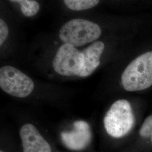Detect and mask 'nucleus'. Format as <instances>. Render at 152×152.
Returning a JSON list of instances; mask_svg holds the SVG:
<instances>
[{
  "instance_id": "f257e3e1",
  "label": "nucleus",
  "mask_w": 152,
  "mask_h": 152,
  "mask_svg": "<svg viewBox=\"0 0 152 152\" xmlns=\"http://www.w3.org/2000/svg\"><path fill=\"white\" fill-rule=\"evenodd\" d=\"M121 82L126 90L135 91L152 85V51L147 52L132 61L126 68Z\"/></svg>"
},
{
  "instance_id": "f03ea898",
  "label": "nucleus",
  "mask_w": 152,
  "mask_h": 152,
  "mask_svg": "<svg viewBox=\"0 0 152 152\" xmlns=\"http://www.w3.org/2000/svg\"><path fill=\"white\" fill-rule=\"evenodd\" d=\"M101 34V28L97 24L86 19H74L61 27L59 36L64 44L76 48L92 42Z\"/></svg>"
},
{
  "instance_id": "7ed1b4c3",
  "label": "nucleus",
  "mask_w": 152,
  "mask_h": 152,
  "mask_svg": "<svg viewBox=\"0 0 152 152\" xmlns=\"http://www.w3.org/2000/svg\"><path fill=\"white\" fill-rule=\"evenodd\" d=\"M135 123L134 115L130 103L119 100L112 105L104 119V127L109 135L119 138L126 135Z\"/></svg>"
},
{
  "instance_id": "20e7f679",
  "label": "nucleus",
  "mask_w": 152,
  "mask_h": 152,
  "mask_svg": "<svg viewBox=\"0 0 152 152\" xmlns=\"http://www.w3.org/2000/svg\"><path fill=\"white\" fill-rule=\"evenodd\" d=\"M0 87L6 93L17 98H25L32 92V79L22 71L10 65L0 68Z\"/></svg>"
},
{
  "instance_id": "39448f33",
  "label": "nucleus",
  "mask_w": 152,
  "mask_h": 152,
  "mask_svg": "<svg viewBox=\"0 0 152 152\" xmlns=\"http://www.w3.org/2000/svg\"><path fill=\"white\" fill-rule=\"evenodd\" d=\"M52 65L54 71L61 76H78L83 65L82 52L70 45L64 44L56 52Z\"/></svg>"
},
{
  "instance_id": "423d86ee",
  "label": "nucleus",
  "mask_w": 152,
  "mask_h": 152,
  "mask_svg": "<svg viewBox=\"0 0 152 152\" xmlns=\"http://www.w3.org/2000/svg\"><path fill=\"white\" fill-rule=\"evenodd\" d=\"M61 137L62 142L67 148L73 151H82L91 142L92 134L87 122L77 121L74 124V129L61 132Z\"/></svg>"
},
{
  "instance_id": "0eeeda50",
  "label": "nucleus",
  "mask_w": 152,
  "mask_h": 152,
  "mask_svg": "<svg viewBox=\"0 0 152 152\" xmlns=\"http://www.w3.org/2000/svg\"><path fill=\"white\" fill-rule=\"evenodd\" d=\"M23 152H51L48 141L32 124L23 125L20 130Z\"/></svg>"
},
{
  "instance_id": "6e6552de",
  "label": "nucleus",
  "mask_w": 152,
  "mask_h": 152,
  "mask_svg": "<svg viewBox=\"0 0 152 152\" xmlns=\"http://www.w3.org/2000/svg\"><path fill=\"white\" fill-rule=\"evenodd\" d=\"M104 48L105 45L103 42L96 41L82 51L83 65L78 76L87 77L92 74L100 64V57Z\"/></svg>"
},
{
  "instance_id": "1a4fd4ad",
  "label": "nucleus",
  "mask_w": 152,
  "mask_h": 152,
  "mask_svg": "<svg viewBox=\"0 0 152 152\" xmlns=\"http://www.w3.org/2000/svg\"><path fill=\"white\" fill-rule=\"evenodd\" d=\"M66 6L74 11H82L92 8L97 5L99 1L97 0H65Z\"/></svg>"
},
{
  "instance_id": "9d476101",
  "label": "nucleus",
  "mask_w": 152,
  "mask_h": 152,
  "mask_svg": "<svg viewBox=\"0 0 152 152\" xmlns=\"http://www.w3.org/2000/svg\"><path fill=\"white\" fill-rule=\"evenodd\" d=\"M11 2L19 4L20 5L22 14L27 17L35 15L39 10V5L36 1L33 0H15Z\"/></svg>"
},
{
  "instance_id": "9b49d317",
  "label": "nucleus",
  "mask_w": 152,
  "mask_h": 152,
  "mask_svg": "<svg viewBox=\"0 0 152 152\" xmlns=\"http://www.w3.org/2000/svg\"><path fill=\"white\" fill-rule=\"evenodd\" d=\"M139 134L143 137H151L152 142V115L148 117L144 121Z\"/></svg>"
},
{
  "instance_id": "f8f14e48",
  "label": "nucleus",
  "mask_w": 152,
  "mask_h": 152,
  "mask_svg": "<svg viewBox=\"0 0 152 152\" xmlns=\"http://www.w3.org/2000/svg\"><path fill=\"white\" fill-rule=\"evenodd\" d=\"M9 34V27L6 22L2 19H0V46H2Z\"/></svg>"
},
{
  "instance_id": "ddd939ff",
  "label": "nucleus",
  "mask_w": 152,
  "mask_h": 152,
  "mask_svg": "<svg viewBox=\"0 0 152 152\" xmlns=\"http://www.w3.org/2000/svg\"><path fill=\"white\" fill-rule=\"evenodd\" d=\"M2 152V151H1V152Z\"/></svg>"
}]
</instances>
